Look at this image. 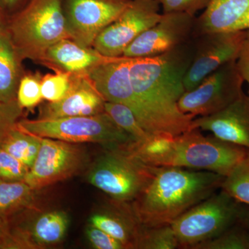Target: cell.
Listing matches in <instances>:
<instances>
[{
    "label": "cell",
    "mask_w": 249,
    "mask_h": 249,
    "mask_svg": "<svg viewBox=\"0 0 249 249\" xmlns=\"http://www.w3.org/2000/svg\"><path fill=\"white\" fill-rule=\"evenodd\" d=\"M17 127L42 138L58 139L63 142H96L107 148L119 147L134 142L106 111L93 116H74L51 120H28L18 123Z\"/></svg>",
    "instance_id": "obj_5"
},
{
    "label": "cell",
    "mask_w": 249,
    "mask_h": 249,
    "mask_svg": "<svg viewBox=\"0 0 249 249\" xmlns=\"http://www.w3.org/2000/svg\"><path fill=\"white\" fill-rule=\"evenodd\" d=\"M249 31L216 32L199 36L183 79L186 91L194 89L219 67L237 61Z\"/></svg>",
    "instance_id": "obj_12"
},
{
    "label": "cell",
    "mask_w": 249,
    "mask_h": 249,
    "mask_svg": "<svg viewBox=\"0 0 249 249\" xmlns=\"http://www.w3.org/2000/svg\"><path fill=\"white\" fill-rule=\"evenodd\" d=\"M29 168L0 147V179L24 181Z\"/></svg>",
    "instance_id": "obj_29"
},
{
    "label": "cell",
    "mask_w": 249,
    "mask_h": 249,
    "mask_svg": "<svg viewBox=\"0 0 249 249\" xmlns=\"http://www.w3.org/2000/svg\"><path fill=\"white\" fill-rule=\"evenodd\" d=\"M29 0H0V5L9 18L27 4Z\"/></svg>",
    "instance_id": "obj_35"
},
{
    "label": "cell",
    "mask_w": 249,
    "mask_h": 249,
    "mask_svg": "<svg viewBox=\"0 0 249 249\" xmlns=\"http://www.w3.org/2000/svg\"><path fill=\"white\" fill-rule=\"evenodd\" d=\"M160 9L157 0H132L120 17L97 36L92 47L106 56H122L139 36L160 20Z\"/></svg>",
    "instance_id": "obj_11"
},
{
    "label": "cell",
    "mask_w": 249,
    "mask_h": 249,
    "mask_svg": "<svg viewBox=\"0 0 249 249\" xmlns=\"http://www.w3.org/2000/svg\"><path fill=\"white\" fill-rule=\"evenodd\" d=\"M225 177L181 167H157L155 175L134 200L136 215L145 227L171 225L193 206L220 190Z\"/></svg>",
    "instance_id": "obj_2"
},
{
    "label": "cell",
    "mask_w": 249,
    "mask_h": 249,
    "mask_svg": "<svg viewBox=\"0 0 249 249\" xmlns=\"http://www.w3.org/2000/svg\"><path fill=\"white\" fill-rule=\"evenodd\" d=\"M192 129L209 131L218 139L249 150V96L244 93L222 110L195 118Z\"/></svg>",
    "instance_id": "obj_15"
},
{
    "label": "cell",
    "mask_w": 249,
    "mask_h": 249,
    "mask_svg": "<svg viewBox=\"0 0 249 249\" xmlns=\"http://www.w3.org/2000/svg\"><path fill=\"white\" fill-rule=\"evenodd\" d=\"M179 244L171 225L155 227H144L138 249H175Z\"/></svg>",
    "instance_id": "obj_26"
},
{
    "label": "cell",
    "mask_w": 249,
    "mask_h": 249,
    "mask_svg": "<svg viewBox=\"0 0 249 249\" xmlns=\"http://www.w3.org/2000/svg\"><path fill=\"white\" fill-rule=\"evenodd\" d=\"M68 225L67 214L62 211H54L45 213L36 219L30 232H24L18 229L22 232L29 244L31 243L29 241V236H31L38 245L51 246L61 242L66 233Z\"/></svg>",
    "instance_id": "obj_20"
},
{
    "label": "cell",
    "mask_w": 249,
    "mask_h": 249,
    "mask_svg": "<svg viewBox=\"0 0 249 249\" xmlns=\"http://www.w3.org/2000/svg\"><path fill=\"white\" fill-rule=\"evenodd\" d=\"M22 58L4 25L0 27V101L17 99L18 86L25 72Z\"/></svg>",
    "instance_id": "obj_19"
},
{
    "label": "cell",
    "mask_w": 249,
    "mask_h": 249,
    "mask_svg": "<svg viewBox=\"0 0 249 249\" xmlns=\"http://www.w3.org/2000/svg\"><path fill=\"white\" fill-rule=\"evenodd\" d=\"M125 146L107 148L88 177L93 186L121 202L134 201L151 181L157 168L131 155Z\"/></svg>",
    "instance_id": "obj_6"
},
{
    "label": "cell",
    "mask_w": 249,
    "mask_h": 249,
    "mask_svg": "<svg viewBox=\"0 0 249 249\" xmlns=\"http://www.w3.org/2000/svg\"><path fill=\"white\" fill-rule=\"evenodd\" d=\"M191 249H249V235L238 222L221 235Z\"/></svg>",
    "instance_id": "obj_25"
},
{
    "label": "cell",
    "mask_w": 249,
    "mask_h": 249,
    "mask_svg": "<svg viewBox=\"0 0 249 249\" xmlns=\"http://www.w3.org/2000/svg\"><path fill=\"white\" fill-rule=\"evenodd\" d=\"M42 76L39 72L24 73L18 86L17 101L24 109H33L42 102L41 80Z\"/></svg>",
    "instance_id": "obj_27"
},
{
    "label": "cell",
    "mask_w": 249,
    "mask_h": 249,
    "mask_svg": "<svg viewBox=\"0 0 249 249\" xmlns=\"http://www.w3.org/2000/svg\"><path fill=\"white\" fill-rule=\"evenodd\" d=\"M41 139L42 137L24 132L16 125L0 142V147L30 169L40 150Z\"/></svg>",
    "instance_id": "obj_22"
},
{
    "label": "cell",
    "mask_w": 249,
    "mask_h": 249,
    "mask_svg": "<svg viewBox=\"0 0 249 249\" xmlns=\"http://www.w3.org/2000/svg\"><path fill=\"white\" fill-rule=\"evenodd\" d=\"M132 0H62L70 38L92 47L97 36L116 20Z\"/></svg>",
    "instance_id": "obj_10"
},
{
    "label": "cell",
    "mask_w": 249,
    "mask_h": 249,
    "mask_svg": "<svg viewBox=\"0 0 249 249\" xmlns=\"http://www.w3.org/2000/svg\"><path fill=\"white\" fill-rule=\"evenodd\" d=\"M163 13H185L196 16L207 7L210 0H157Z\"/></svg>",
    "instance_id": "obj_31"
},
{
    "label": "cell",
    "mask_w": 249,
    "mask_h": 249,
    "mask_svg": "<svg viewBox=\"0 0 249 249\" xmlns=\"http://www.w3.org/2000/svg\"><path fill=\"white\" fill-rule=\"evenodd\" d=\"M87 236L93 248L96 249H124V245L101 229L90 225L86 231Z\"/></svg>",
    "instance_id": "obj_32"
},
{
    "label": "cell",
    "mask_w": 249,
    "mask_h": 249,
    "mask_svg": "<svg viewBox=\"0 0 249 249\" xmlns=\"http://www.w3.org/2000/svg\"><path fill=\"white\" fill-rule=\"evenodd\" d=\"M190 42L168 53L131 59L130 76L134 91L133 112L149 134L173 136L191 129V114L178 107L186 91L183 79L194 50Z\"/></svg>",
    "instance_id": "obj_1"
},
{
    "label": "cell",
    "mask_w": 249,
    "mask_h": 249,
    "mask_svg": "<svg viewBox=\"0 0 249 249\" xmlns=\"http://www.w3.org/2000/svg\"><path fill=\"white\" fill-rule=\"evenodd\" d=\"M220 189L241 204L249 205V150L242 160L225 177Z\"/></svg>",
    "instance_id": "obj_23"
},
{
    "label": "cell",
    "mask_w": 249,
    "mask_h": 249,
    "mask_svg": "<svg viewBox=\"0 0 249 249\" xmlns=\"http://www.w3.org/2000/svg\"><path fill=\"white\" fill-rule=\"evenodd\" d=\"M106 102L88 75L72 74L71 88L66 96L57 102L42 104L37 119L96 115L104 112Z\"/></svg>",
    "instance_id": "obj_14"
},
{
    "label": "cell",
    "mask_w": 249,
    "mask_h": 249,
    "mask_svg": "<svg viewBox=\"0 0 249 249\" xmlns=\"http://www.w3.org/2000/svg\"><path fill=\"white\" fill-rule=\"evenodd\" d=\"M249 31V0H210L195 19L193 38L205 34Z\"/></svg>",
    "instance_id": "obj_17"
},
{
    "label": "cell",
    "mask_w": 249,
    "mask_h": 249,
    "mask_svg": "<svg viewBox=\"0 0 249 249\" xmlns=\"http://www.w3.org/2000/svg\"><path fill=\"white\" fill-rule=\"evenodd\" d=\"M248 149L213 137L198 129L178 136L151 134L131 147L134 157L152 166L181 167L206 170L227 177L248 152Z\"/></svg>",
    "instance_id": "obj_3"
},
{
    "label": "cell",
    "mask_w": 249,
    "mask_h": 249,
    "mask_svg": "<svg viewBox=\"0 0 249 249\" xmlns=\"http://www.w3.org/2000/svg\"><path fill=\"white\" fill-rule=\"evenodd\" d=\"M72 74L56 71L42 76L41 91L42 97L47 102H57L66 96L71 88Z\"/></svg>",
    "instance_id": "obj_28"
},
{
    "label": "cell",
    "mask_w": 249,
    "mask_h": 249,
    "mask_svg": "<svg viewBox=\"0 0 249 249\" xmlns=\"http://www.w3.org/2000/svg\"><path fill=\"white\" fill-rule=\"evenodd\" d=\"M0 249H18V244L8 218L0 217Z\"/></svg>",
    "instance_id": "obj_33"
},
{
    "label": "cell",
    "mask_w": 249,
    "mask_h": 249,
    "mask_svg": "<svg viewBox=\"0 0 249 249\" xmlns=\"http://www.w3.org/2000/svg\"><path fill=\"white\" fill-rule=\"evenodd\" d=\"M244 83L237 62H229L206 76L194 89L185 91L178 100V109L196 118L215 114L243 94Z\"/></svg>",
    "instance_id": "obj_8"
},
{
    "label": "cell",
    "mask_w": 249,
    "mask_h": 249,
    "mask_svg": "<svg viewBox=\"0 0 249 249\" xmlns=\"http://www.w3.org/2000/svg\"><path fill=\"white\" fill-rule=\"evenodd\" d=\"M105 111L131 136L134 142H144L150 137V134L141 125L133 111L127 106L120 103L106 102Z\"/></svg>",
    "instance_id": "obj_24"
},
{
    "label": "cell",
    "mask_w": 249,
    "mask_h": 249,
    "mask_svg": "<svg viewBox=\"0 0 249 249\" xmlns=\"http://www.w3.org/2000/svg\"><path fill=\"white\" fill-rule=\"evenodd\" d=\"M117 58L106 56L93 47H85L71 39H64L49 47L37 63L53 71L88 75L95 67Z\"/></svg>",
    "instance_id": "obj_16"
},
{
    "label": "cell",
    "mask_w": 249,
    "mask_h": 249,
    "mask_svg": "<svg viewBox=\"0 0 249 249\" xmlns=\"http://www.w3.org/2000/svg\"><path fill=\"white\" fill-rule=\"evenodd\" d=\"M196 18L185 13H163L160 20L139 36L122 56L146 58L175 50L193 37Z\"/></svg>",
    "instance_id": "obj_13"
},
{
    "label": "cell",
    "mask_w": 249,
    "mask_h": 249,
    "mask_svg": "<svg viewBox=\"0 0 249 249\" xmlns=\"http://www.w3.org/2000/svg\"><path fill=\"white\" fill-rule=\"evenodd\" d=\"M7 19L8 18L6 17V14H5L4 10L2 9L1 5H0V27L6 24Z\"/></svg>",
    "instance_id": "obj_37"
},
{
    "label": "cell",
    "mask_w": 249,
    "mask_h": 249,
    "mask_svg": "<svg viewBox=\"0 0 249 249\" xmlns=\"http://www.w3.org/2000/svg\"><path fill=\"white\" fill-rule=\"evenodd\" d=\"M22 58L37 62L46 51L70 38L62 0H29L5 24Z\"/></svg>",
    "instance_id": "obj_4"
},
{
    "label": "cell",
    "mask_w": 249,
    "mask_h": 249,
    "mask_svg": "<svg viewBox=\"0 0 249 249\" xmlns=\"http://www.w3.org/2000/svg\"><path fill=\"white\" fill-rule=\"evenodd\" d=\"M236 62L244 81L249 85V31L245 44Z\"/></svg>",
    "instance_id": "obj_34"
},
{
    "label": "cell",
    "mask_w": 249,
    "mask_h": 249,
    "mask_svg": "<svg viewBox=\"0 0 249 249\" xmlns=\"http://www.w3.org/2000/svg\"><path fill=\"white\" fill-rule=\"evenodd\" d=\"M239 223L245 228L249 235V205L243 204Z\"/></svg>",
    "instance_id": "obj_36"
},
{
    "label": "cell",
    "mask_w": 249,
    "mask_h": 249,
    "mask_svg": "<svg viewBox=\"0 0 249 249\" xmlns=\"http://www.w3.org/2000/svg\"><path fill=\"white\" fill-rule=\"evenodd\" d=\"M77 144L42 138L40 150L24 182L37 191L79 173L86 163L87 155Z\"/></svg>",
    "instance_id": "obj_9"
},
{
    "label": "cell",
    "mask_w": 249,
    "mask_h": 249,
    "mask_svg": "<svg viewBox=\"0 0 249 249\" xmlns=\"http://www.w3.org/2000/svg\"><path fill=\"white\" fill-rule=\"evenodd\" d=\"M243 204L220 189L193 206L171 224L179 248L217 237L240 220Z\"/></svg>",
    "instance_id": "obj_7"
},
{
    "label": "cell",
    "mask_w": 249,
    "mask_h": 249,
    "mask_svg": "<svg viewBox=\"0 0 249 249\" xmlns=\"http://www.w3.org/2000/svg\"><path fill=\"white\" fill-rule=\"evenodd\" d=\"M34 191L24 181L0 179V217L8 218L29 208L34 201Z\"/></svg>",
    "instance_id": "obj_21"
},
{
    "label": "cell",
    "mask_w": 249,
    "mask_h": 249,
    "mask_svg": "<svg viewBox=\"0 0 249 249\" xmlns=\"http://www.w3.org/2000/svg\"><path fill=\"white\" fill-rule=\"evenodd\" d=\"M131 59L118 57L95 67L88 76L106 102L120 103L133 111L134 96L131 82Z\"/></svg>",
    "instance_id": "obj_18"
},
{
    "label": "cell",
    "mask_w": 249,
    "mask_h": 249,
    "mask_svg": "<svg viewBox=\"0 0 249 249\" xmlns=\"http://www.w3.org/2000/svg\"><path fill=\"white\" fill-rule=\"evenodd\" d=\"M22 114L23 109L17 99L11 102L0 101V142L16 127Z\"/></svg>",
    "instance_id": "obj_30"
}]
</instances>
